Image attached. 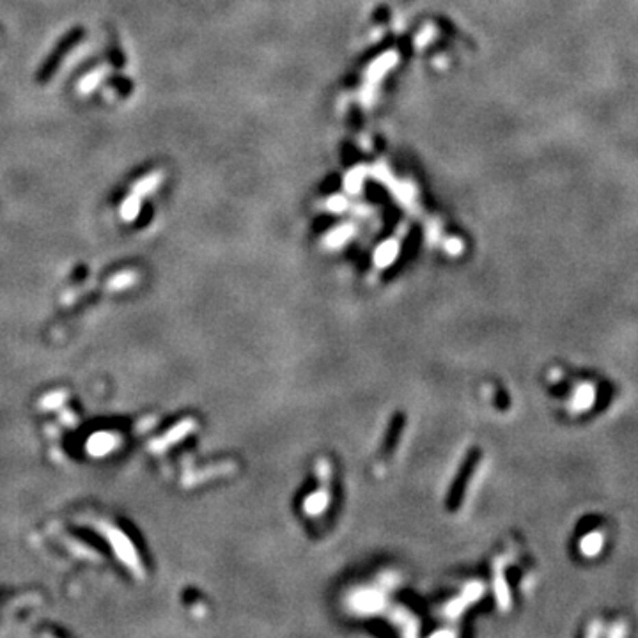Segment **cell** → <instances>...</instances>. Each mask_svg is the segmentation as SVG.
<instances>
[{
    "label": "cell",
    "mask_w": 638,
    "mask_h": 638,
    "mask_svg": "<svg viewBox=\"0 0 638 638\" xmlns=\"http://www.w3.org/2000/svg\"><path fill=\"white\" fill-rule=\"evenodd\" d=\"M162 180H163V172H160V171L151 172V174H147L144 180L137 181V183L133 184V192L132 193L138 195L140 199L146 197V195H149L151 192H154V190L158 188L160 183H162Z\"/></svg>",
    "instance_id": "6da1fadb"
},
{
    "label": "cell",
    "mask_w": 638,
    "mask_h": 638,
    "mask_svg": "<svg viewBox=\"0 0 638 638\" xmlns=\"http://www.w3.org/2000/svg\"><path fill=\"white\" fill-rule=\"evenodd\" d=\"M108 71H110L108 66H101V68H96L93 73L86 75V77L80 80V84H78V93H80V95H89L90 90H95L96 87L99 86V82L107 77Z\"/></svg>",
    "instance_id": "7a4b0ae2"
},
{
    "label": "cell",
    "mask_w": 638,
    "mask_h": 638,
    "mask_svg": "<svg viewBox=\"0 0 638 638\" xmlns=\"http://www.w3.org/2000/svg\"><path fill=\"white\" fill-rule=\"evenodd\" d=\"M603 548V536H601L600 532H592L589 536H585V539H582L580 543V550L583 552V555H587V557H594L598 553L601 552Z\"/></svg>",
    "instance_id": "3957f363"
},
{
    "label": "cell",
    "mask_w": 638,
    "mask_h": 638,
    "mask_svg": "<svg viewBox=\"0 0 638 638\" xmlns=\"http://www.w3.org/2000/svg\"><path fill=\"white\" fill-rule=\"evenodd\" d=\"M594 401V389L591 385H582L574 395V408L576 410H587Z\"/></svg>",
    "instance_id": "277c9868"
},
{
    "label": "cell",
    "mask_w": 638,
    "mask_h": 638,
    "mask_svg": "<svg viewBox=\"0 0 638 638\" xmlns=\"http://www.w3.org/2000/svg\"><path fill=\"white\" fill-rule=\"evenodd\" d=\"M138 208H140V197L132 193V197L126 199V202L121 208V214H123V219L125 220H133L137 217Z\"/></svg>",
    "instance_id": "5b68a950"
}]
</instances>
